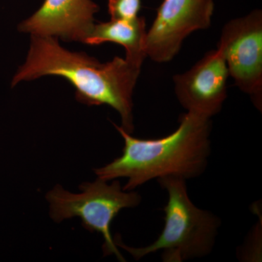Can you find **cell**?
<instances>
[{
    "instance_id": "obj_1",
    "label": "cell",
    "mask_w": 262,
    "mask_h": 262,
    "mask_svg": "<svg viewBox=\"0 0 262 262\" xmlns=\"http://www.w3.org/2000/svg\"><path fill=\"white\" fill-rule=\"evenodd\" d=\"M141 68L120 57L100 63L86 53L67 51L57 37L32 35L27 60L19 67L11 86L43 76H60L75 87L80 102L115 108L121 117L122 128L131 134L134 130L133 93Z\"/></svg>"
},
{
    "instance_id": "obj_2",
    "label": "cell",
    "mask_w": 262,
    "mask_h": 262,
    "mask_svg": "<svg viewBox=\"0 0 262 262\" xmlns=\"http://www.w3.org/2000/svg\"><path fill=\"white\" fill-rule=\"evenodd\" d=\"M124 140L122 154L94 169L98 179L127 178L122 189L132 191L152 179L172 177L198 178L204 173L211 154V119L189 113L179 119L170 135L156 139L134 137L114 124Z\"/></svg>"
},
{
    "instance_id": "obj_3",
    "label": "cell",
    "mask_w": 262,
    "mask_h": 262,
    "mask_svg": "<svg viewBox=\"0 0 262 262\" xmlns=\"http://www.w3.org/2000/svg\"><path fill=\"white\" fill-rule=\"evenodd\" d=\"M157 180L168 194L163 208L165 225L161 234L146 247H129L119 236L115 237V244L136 260L158 251H161L162 259L165 262H181L209 255L218 234L220 218L194 205L188 195L185 179L168 177Z\"/></svg>"
},
{
    "instance_id": "obj_4",
    "label": "cell",
    "mask_w": 262,
    "mask_h": 262,
    "mask_svg": "<svg viewBox=\"0 0 262 262\" xmlns=\"http://www.w3.org/2000/svg\"><path fill=\"white\" fill-rule=\"evenodd\" d=\"M80 189L82 192L75 194L56 185L48 192L46 198L52 220L61 222L79 217L87 230L103 236L104 256L115 255L119 261H125L113 238L110 226L122 209L140 204V194L134 190H123L118 180L108 184L98 178L81 184Z\"/></svg>"
},
{
    "instance_id": "obj_5",
    "label": "cell",
    "mask_w": 262,
    "mask_h": 262,
    "mask_svg": "<svg viewBox=\"0 0 262 262\" xmlns=\"http://www.w3.org/2000/svg\"><path fill=\"white\" fill-rule=\"evenodd\" d=\"M217 48L223 54L234 83L261 111V10H254L226 24Z\"/></svg>"
},
{
    "instance_id": "obj_6",
    "label": "cell",
    "mask_w": 262,
    "mask_h": 262,
    "mask_svg": "<svg viewBox=\"0 0 262 262\" xmlns=\"http://www.w3.org/2000/svg\"><path fill=\"white\" fill-rule=\"evenodd\" d=\"M213 0H163L146 35V55L165 63L179 53L191 33L211 26Z\"/></svg>"
},
{
    "instance_id": "obj_7",
    "label": "cell",
    "mask_w": 262,
    "mask_h": 262,
    "mask_svg": "<svg viewBox=\"0 0 262 262\" xmlns=\"http://www.w3.org/2000/svg\"><path fill=\"white\" fill-rule=\"evenodd\" d=\"M228 76L222 51L217 48L208 52L190 70L174 76L179 103L189 113L211 119L225 103Z\"/></svg>"
},
{
    "instance_id": "obj_8",
    "label": "cell",
    "mask_w": 262,
    "mask_h": 262,
    "mask_svg": "<svg viewBox=\"0 0 262 262\" xmlns=\"http://www.w3.org/2000/svg\"><path fill=\"white\" fill-rule=\"evenodd\" d=\"M98 10L92 0H45L34 15L19 24L18 30L31 35L84 43L94 27V15Z\"/></svg>"
},
{
    "instance_id": "obj_9",
    "label": "cell",
    "mask_w": 262,
    "mask_h": 262,
    "mask_svg": "<svg viewBox=\"0 0 262 262\" xmlns=\"http://www.w3.org/2000/svg\"><path fill=\"white\" fill-rule=\"evenodd\" d=\"M146 20L137 16L130 20H115L94 24L84 44L97 46L104 42L120 45L126 51L125 59L141 67L146 55Z\"/></svg>"
},
{
    "instance_id": "obj_10",
    "label": "cell",
    "mask_w": 262,
    "mask_h": 262,
    "mask_svg": "<svg viewBox=\"0 0 262 262\" xmlns=\"http://www.w3.org/2000/svg\"><path fill=\"white\" fill-rule=\"evenodd\" d=\"M141 0H108V10L111 19L130 20L138 16Z\"/></svg>"
}]
</instances>
